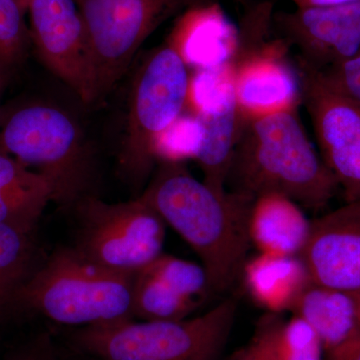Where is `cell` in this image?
I'll return each instance as SVG.
<instances>
[{"instance_id": "f546056e", "label": "cell", "mask_w": 360, "mask_h": 360, "mask_svg": "<svg viewBox=\"0 0 360 360\" xmlns=\"http://www.w3.org/2000/svg\"><path fill=\"white\" fill-rule=\"evenodd\" d=\"M326 360H360V331L333 349Z\"/></svg>"}, {"instance_id": "7c38bea8", "label": "cell", "mask_w": 360, "mask_h": 360, "mask_svg": "<svg viewBox=\"0 0 360 360\" xmlns=\"http://www.w3.org/2000/svg\"><path fill=\"white\" fill-rule=\"evenodd\" d=\"M276 34L297 51L296 58L319 71L360 51V1L326 8L274 13Z\"/></svg>"}, {"instance_id": "e0dca14e", "label": "cell", "mask_w": 360, "mask_h": 360, "mask_svg": "<svg viewBox=\"0 0 360 360\" xmlns=\"http://www.w3.org/2000/svg\"><path fill=\"white\" fill-rule=\"evenodd\" d=\"M52 196L44 175L0 149V222L33 234Z\"/></svg>"}, {"instance_id": "4dcf8cb0", "label": "cell", "mask_w": 360, "mask_h": 360, "mask_svg": "<svg viewBox=\"0 0 360 360\" xmlns=\"http://www.w3.org/2000/svg\"><path fill=\"white\" fill-rule=\"evenodd\" d=\"M295 4L297 9L326 8L342 6V4H352L360 0H288Z\"/></svg>"}, {"instance_id": "3957f363", "label": "cell", "mask_w": 360, "mask_h": 360, "mask_svg": "<svg viewBox=\"0 0 360 360\" xmlns=\"http://www.w3.org/2000/svg\"><path fill=\"white\" fill-rule=\"evenodd\" d=\"M134 277L101 266L75 248H63L40 262L23 284L11 317L37 314L80 328L132 319Z\"/></svg>"}, {"instance_id": "ba28073f", "label": "cell", "mask_w": 360, "mask_h": 360, "mask_svg": "<svg viewBox=\"0 0 360 360\" xmlns=\"http://www.w3.org/2000/svg\"><path fill=\"white\" fill-rule=\"evenodd\" d=\"M94 68L96 103L122 79L135 54L165 21L198 0H75Z\"/></svg>"}, {"instance_id": "1f68e13d", "label": "cell", "mask_w": 360, "mask_h": 360, "mask_svg": "<svg viewBox=\"0 0 360 360\" xmlns=\"http://www.w3.org/2000/svg\"><path fill=\"white\" fill-rule=\"evenodd\" d=\"M355 300H356L357 315H359V321L360 324V292L359 295H355Z\"/></svg>"}, {"instance_id": "d6a6232c", "label": "cell", "mask_w": 360, "mask_h": 360, "mask_svg": "<svg viewBox=\"0 0 360 360\" xmlns=\"http://www.w3.org/2000/svg\"><path fill=\"white\" fill-rule=\"evenodd\" d=\"M6 80L7 78L0 73V94H1L2 89H4V85H6Z\"/></svg>"}, {"instance_id": "6da1fadb", "label": "cell", "mask_w": 360, "mask_h": 360, "mask_svg": "<svg viewBox=\"0 0 360 360\" xmlns=\"http://www.w3.org/2000/svg\"><path fill=\"white\" fill-rule=\"evenodd\" d=\"M141 196L200 257L213 295L231 290L248 259V219L255 200L200 181L186 163L158 165Z\"/></svg>"}, {"instance_id": "f1b7e54d", "label": "cell", "mask_w": 360, "mask_h": 360, "mask_svg": "<svg viewBox=\"0 0 360 360\" xmlns=\"http://www.w3.org/2000/svg\"><path fill=\"white\" fill-rule=\"evenodd\" d=\"M229 360H281L272 342L266 319L248 345L238 350Z\"/></svg>"}, {"instance_id": "ac0fdd59", "label": "cell", "mask_w": 360, "mask_h": 360, "mask_svg": "<svg viewBox=\"0 0 360 360\" xmlns=\"http://www.w3.org/2000/svg\"><path fill=\"white\" fill-rule=\"evenodd\" d=\"M293 314L304 319L333 349L360 331L355 295L310 283L295 303Z\"/></svg>"}, {"instance_id": "603a6c76", "label": "cell", "mask_w": 360, "mask_h": 360, "mask_svg": "<svg viewBox=\"0 0 360 360\" xmlns=\"http://www.w3.org/2000/svg\"><path fill=\"white\" fill-rule=\"evenodd\" d=\"M236 97L233 63L191 71L186 110L200 117L212 115Z\"/></svg>"}, {"instance_id": "7402d4cb", "label": "cell", "mask_w": 360, "mask_h": 360, "mask_svg": "<svg viewBox=\"0 0 360 360\" xmlns=\"http://www.w3.org/2000/svg\"><path fill=\"white\" fill-rule=\"evenodd\" d=\"M205 139V127L202 120L186 110L156 137L153 148V158L158 165L195 160Z\"/></svg>"}, {"instance_id": "8992f818", "label": "cell", "mask_w": 360, "mask_h": 360, "mask_svg": "<svg viewBox=\"0 0 360 360\" xmlns=\"http://www.w3.org/2000/svg\"><path fill=\"white\" fill-rule=\"evenodd\" d=\"M189 77L191 70L167 41L149 51L134 73L117 160L120 175L132 186L148 179L156 165V137L186 110Z\"/></svg>"}, {"instance_id": "83f0119b", "label": "cell", "mask_w": 360, "mask_h": 360, "mask_svg": "<svg viewBox=\"0 0 360 360\" xmlns=\"http://www.w3.org/2000/svg\"><path fill=\"white\" fill-rule=\"evenodd\" d=\"M4 360H59L49 333H40L14 347Z\"/></svg>"}, {"instance_id": "4fadbf2b", "label": "cell", "mask_w": 360, "mask_h": 360, "mask_svg": "<svg viewBox=\"0 0 360 360\" xmlns=\"http://www.w3.org/2000/svg\"><path fill=\"white\" fill-rule=\"evenodd\" d=\"M300 257L312 283L359 295L360 202H347L311 221L309 240Z\"/></svg>"}, {"instance_id": "d6986e66", "label": "cell", "mask_w": 360, "mask_h": 360, "mask_svg": "<svg viewBox=\"0 0 360 360\" xmlns=\"http://www.w3.org/2000/svg\"><path fill=\"white\" fill-rule=\"evenodd\" d=\"M205 123V139L195 161L203 181L219 191L226 189V179L243 122L236 97L212 115L200 117Z\"/></svg>"}, {"instance_id": "836d02e7", "label": "cell", "mask_w": 360, "mask_h": 360, "mask_svg": "<svg viewBox=\"0 0 360 360\" xmlns=\"http://www.w3.org/2000/svg\"><path fill=\"white\" fill-rule=\"evenodd\" d=\"M234 1L239 2V4H246L250 0H234Z\"/></svg>"}, {"instance_id": "30bf717a", "label": "cell", "mask_w": 360, "mask_h": 360, "mask_svg": "<svg viewBox=\"0 0 360 360\" xmlns=\"http://www.w3.org/2000/svg\"><path fill=\"white\" fill-rule=\"evenodd\" d=\"M304 104L321 156L347 202H360V103L329 85L319 70L296 58Z\"/></svg>"}, {"instance_id": "9a60e30c", "label": "cell", "mask_w": 360, "mask_h": 360, "mask_svg": "<svg viewBox=\"0 0 360 360\" xmlns=\"http://www.w3.org/2000/svg\"><path fill=\"white\" fill-rule=\"evenodd\" d=\"M310 229L302 206L283 194H262L251 205L248 233L259 252L300 257Z\"/></svg>"}, {"instance_id": "5b68a950", "label": "cell", "mask_w": 360, "mask_h": 360, "mask_svg": "<svg viewBox=\"0 0 360 360\" xmlns=\"http://www.w3.org/2000/svg\"><path fill=\"white\" fill-rule=\"evenodd\" d=\"M0 149L44 175L52 201L75 208L90 195L94 160L84 135L65 111L49 104H30L9 116L0 130Z\"/></svg>"}, {"instance_id": "4316f807", "label": "cell", "mask_w": 360, "mask_h": 360, "mask_svg": "<svg viewBox=\"0 0 360 360\" xmlns=\"http://www.w3.org/2000/svg\"><path fill=\"white\" fill-rule=\"evenodd\" d=\"M319 72L333 89L360 103V51L347 60Z\"/></svg>"}, {"instance_id": "ffe728a7", "label": "cell", "mask_w": 360, "mask_h": 360, "mask_svg": "<svg viewBox=\"0 0 360 360\" xmlns=\"http://www.w3.org/2000/svg\"><path fill=\"white\" fill-rule=\"evenodd\" d=\"M39 264L33 234L0 222V321L11 317L14 297Z\"/></svg>"}, {"instance_id": "484cf974", "label": "cell", "mask_w": 360, "mask_h": 360, "mask_svg": "<svg viewBox=\"0 0 360 360\" xmlns=\"http://www.w3.org/2000/svg\"><path fill=\"white\" fill-rule=\"evenodd\" d=\"M270 335L281 360H323L324 347L314 329L298 315L286 322L272 314L269 317Z\"/></svg>"}, {"instance_id": "e575fe53", "label": "cell", "mask_w": 360, "mask_h": 360, "mask_svg": "<svg viewBox=\"0 0 360 360\" xmlns=\"http://www.w3.org/2000/svg\"><path fill=\"white\" fill-rule=\"evenodd\" d=\"M28 0H21V2H22L23 6H25V11H26V4H27Z\"/></svg>"}, {"instance_id": "cb8c5ba5", "label": "cell", "mask_w": 360, "mask_h": 360, "mask_svg": "<svg viewBox=\"0 0 360 360\" xmlns=\"http://www.w3.org/2000/svg\"><path fill=\"white\" fill-rule=\"evenodd\" d=\"M144 269L177 295L198 305L213 295L210 277L201 264L162 253Z\"/></svg>"}, {"instance_id": "5bb4252c", "label": "cell", "mask_w": 360, "mask_h": 360, "mask_svg": "<svg viewBox=\"0 0 360 360\" xmlns=\"http://www.w3.org/2000/svg\"><path fill=\"white\" fill-rule=\"evenodd\" d=\"M189 70L231 63L238 46V27L217 2L200 1L179 14L165 40Z\"/></svg>"}, {"instance_id": "9c48e42d", "label": "cell", "mask_w": 360, "mask_h": 360, "mask_svg": "<svg viewBox=\"0 0 360 360\" xmlns=\"http://www.w3.org/2000/svg\"><path fill=\"white\" fill-rule=\"evenodd\" d=\"M75 208L79 224L75 248L91 262L134 274L162 255L167 224L141 195L108 203L90 194Z\"/></svg>"}, {"instance_id": "8fae6325", "label": "cell", "mask_w": 360, "mask_h": 360, "mask_svg": "<svg viewBox=\"0 0 360 360\" xmlns=\"http://www.w3.org/2000/svg\"><path fill=\"white\" fill-rule=\"evenodd\" d=\"M32 44L45 68L85 104L96 103L94 68L75 0H28Z\"/></svg>"}, {"instance_id": "277c9868", "label": "cell", "mask_w": 360, "mask_h": 360, "mask_svg": "<svg viewBox=\"0 0 360 360\" xmlns=\"http://www.w3.org/2000/svg\"><path fill=\"white\" fill-rule=\"evenodd\" d=\"M238 303L227 298L205 314L170 321L132 319L85 326L73 347L96 360H219Z\"/></svg>"}, {"instance_id": "44dd1931", "label": "cell", "mask_w": 360, "mask_h": 360, "mask_svg": "<svg viewBox=\"0 0 360 360\" xmlns=\"http://www.w3.org/2000/svg\"><path fill=\"white\" fill-rule=\"evenodd\" d=\"M198 303L177 295L146 269L135 272L132 315L146 321H181L198 309Z\"/></svg>"}, {"instance_id": "2e32d148", "label": "cell", "mask_w": 360, "mask_h": 360, "mask_svg": "<svg viewBox=\"0 0 360 360\" xmlns=\"http://www.w3.org/2000/svg\"><path fill=\"white\" fill-rule=\"evenodd\" d=\"M241 276L252 300L274 314L292 311L311 283L307 266L297 255L259 252L246 259Z\"/></svg>"}, {"instance_id": "d4e9b609", "label": "cell", "mask_w": 360, "mask_h": 360, "mask_svg": "<svg viewBox=\"0 0 360 360\" xmlns=\"http://www.w3.org/2000/svg\"><path fill=\"white\" fill-rule=\"evenodd\" d=\"M21 0H0V73L8 78L22 65L32 45Z\"/></svg>"}, {"instance_id": "52a82bcc", "label": "cell", "mask_w": 360, "mask_h": 360, "mask_svg": "<svg viewBox=\"0 0 360 360\" xmlns=\"http://www.w3.org/2000/svg\"><path fill=\"white\" fill-rule=\"evenodd\" d=\"M274 2L248 7L238 26L232 63L236 103L243 122L284 111L302 103L300 75L288 59L290 45L276 34Z\"/></svg>"}, {"instance_id": "7a4b0ae2", "label": "cell", "mask_w": 360, "mask_h": 360, "mask_svg": "<svg viewBox=\"0 0 360 360\" xmlns=\"http://www.w3.org/2000/svg\"><path fill=\"white\" fill-rule=\"evenodd\" d=\"M335 177L303 129L297 110L243 123L226 189L255 200L283 194L303 210H321L338 193Z\"/></svg>"}]
</instances>
